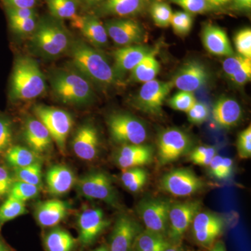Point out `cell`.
<instances>
[{
    "label": "cell",
    "mask_w": 251,
    "mask_h": 251,
    "mask_svg": "<svg viewBox=\"0 0 251 251\" xmlns=\"http://www.w3.org/2000/svg\"><path fill=\"white\" fill-rule=\"evenodd\" d=\"M14 180L5 167L0 166V198L9 194Z\"/></svg>",
    "instance_id": "cell-47"
},
{
    "label": "cell",
    "mask_w": 251,
    "mask_h": 251,
    "mask_svg": "<svg viewBox=\"0 0 251 251\" xmlns=\"http://www.w3.org/2000/svg\"><path fill=\"white\" fill-rule=\"evenodd\" d=\"M223 158L224 157L216 154L213 158L212 161L209 163V174L219 179L220 171H221V164H222Z\"/></svg>",
    "instance_id": "cell-53"
},
{
    "label": "cell",
    "mask_w": 251,
    "mask_h": 251,
    "mask_svg": "<svg viewBox=\"0 0 251 251\" xmlns=\"http://www.w3.org/2000/svg\"><path fill=\"white\" fill-rule=\"evenodd\" d=\"M14 175L17 181H23L40 187L42 167L40 162H37L24 168H14Z\"/></svg>",
    "instance_id": "cell-33"
},
{
    "label": "cell",
    "mask_w": 251,
    "mask_h": 251,
    "mask_svg": "<svg viewBox=\"0 0 251 251\" xmlns=\"http://www.w3.org/2000/svg\"><path fill=\"white\" fill-rule=\"evenodd\" d=\"M216 153H217V150L216 148L209 147L205 152L189 159L194 164L199 165V166H209L214 157L216 156Z\"/></svg>",
    "instance_id": "cell-50"
},
{
    "label": "cell",
    "mask_w": 251,
    "mask_h": 251,
    "mask_svg": "<svg viewBox=\"0 0 251 251\" xmlns=\"http://www.w3.org/2000/svg\"><path fill=\"white\" fill-rule=\"evenodd\" d=\"M171 243L168 241L163 243V244H159V245L156 246V247L151 248V249H147V250L142 251H163L167 247L171 244Z\"/></svg>",
    "instance_id": "cell-56"
},
{
    "label": "cell",
    "mask_w": 251,
    "mask_h": 251,
    "mask_svg": "<svg viewBox=\"0 0 251 251\" xmlns=\"http://www.w3.org/2000/svg\"><path fill=\"white\" fill-rule=\"evenodd\" d=\"M6 7L33 9L36 0H1Z\"/></svg>",
    "instance_id": "cell-52"
},
{
    "label": "cell",
    "mask_w": 251,
    "mask_h": 251,
    "mask_svg": "<svg viewBox=\"0 0 251 251\" xmlns=\"http://www.w3.org/2000/svg\"><path fill=\"white\" fill-rule=\"evenodd\" d=\"M171 205V202L166 200L148 199L142 201L138 206V211L146 229L167 237L168 215Z\"/></svg>",
    "instance_id": "cell-11"
},
{
    "label": "cell",
    "mask_w": 251,
    "mask_h": 251,
    "mask_svg": "<svg viewBox=\"0 0 251 251\" xmlns=\"http://www.w3.org/2000/svg\"><path fill=\"white\" fill-rule=\"evenodd\" d=\"M8 18L15 19H26L35 17V11L33 9L27 8L6 7Z\"/></svg>",
    "instance_id": "cell-49"
},
{
    "label": "cell",
    "mask_w": 251,
    "mask_h": 251,
    "mask_svg": "<svg viewBox=\"0 0 251 251\" xmlns=\"http://www.w3.org/2000/svg\"><path fill=\"white\" fill-rule=\"evenodd\" d=\"M45 76L35 59L18 58L13 69L11 82L12 100L28 101L38 98L46 90Z\"/></svg>",
    "instance_id": "cell-2"
},
{
    "label": "cell",
    "mask_w": 251,
    "mask_h": 251,
    "mask_svg": "<svg viewBox=\"0 0 251 251\" xmlns=\"http://www.w3.org/2000/svg\"><path fill=\"white\" fill-rule=\"evenodd\" d=\"M188 119L195 125H201L207 120L209 116V109L202 102L196 101L192 108L187 112Z\"/></svg>",
    "instance_id": "cell-44"
},
{
    "label": "cell",
    "mask_w": 251,
    "mask_h": 251,
    "mask_svg": "<svg viewBox=\"0 0 251 251\" xmlns=\"http://www.w3.org/2000/svg\"><path fill=\"white\" fill-rule=\"evenodd\" d=\"M192 147V139L184 130L167 128L160 133L157 140L158 162L162 166L173 163L189 152Z\"/></svg>",
    "instance_id": "cell-7"
},
{
    "label": "cell",
    "mask_w": 251,
    "mask_h": 251,
    "mask_svg": "<svg viewBox=\"0 0 251 251\" xmlns=\"http://www.w3.org/2000/svg\"><path fill=\"white\" fill-rule=\"evenodd\" d=\"M163 251H185L180 244H171Z\"/></svg>",
    "instance_id": "cell-57"
},
{
    "label": "cell",
    "mask_w": 251,
    "mask_h": 251,
    "mask_svg": "<svg viewBox=\"0 0 251 251\" xmlns=\"http://www.w3.org/2000/svg\"><path fill=\"white\" fill-rule=\"evenodd\" d=\"M0 251H12L2 241L0 240Z\"/></svg>",
    "instance_id": "cell-59"
},
{
    "label": "cell",
    "mask_w": 251,
    "mask_h": 251,
    "mask_svg": "<svg viewBox=\"0 0 251 251\" xmlns=\"http://www.w3.org/2000/svg\"><path fill=\"white\" fill-rule=\"evenodd\" d=\"M46 2L54 17L72 21L77 17V5L74 0H46Z\"/></svg>",
    "instance_id": "cell-31"
},
{
    "label": "cell",
    "mask_w": 251,
    "mask_h": 251,
    "mask_svg": "<svg viewBox=\"0 0 251 251\" xmlns=\"http://www.w3.org/2000/svg\"><path fill=\"white\" fill-rule=\"evenodd\" d=\"M173 87L172 82L156 79L143 83L135 100L137 107L150 115H160L163 102Z\"/></svg>",
    "instance_id": "cell-12"
},
{
    "label": "cell",
    "mask_w": 251,
    "mask_h": 251,
    "mask_svg": "<svg viewBox=\"0 0 251 251\" xmlns=\"http://www.w3.org/2000/svg\"><path fill=\"white\" fill-rule=\"evenodd\" d=\"M31 46L41 55L49 58L58 57L71 46L67 31L58 23L51 21L37 24L31 36Z\"/></svg>",
    "instance_id": "cell-4"
},
{
    "label": "cell",
    "mask_w": 251,
    "mask_h": 251,
    "mask_svg": "<svg viewBox=\"0 0 251 251\" xmlns=\"http://www.w3.org/2000/svg\"><path fill=\"white\" fill-rule=\"evenodd\" d=\"M69 205L64 201L52 199L40 203L36 207L35 218L43 227H53L66 219Z\"/></svg>",
    "instance_id": "cell-22"
},
{
    "label": "cell",
    "mask_w": 251,
    "mask_h": 251,
    "mask_svg": "<svg viewBox=\"0 0 251 251\" xmlns=\"http://www.w3.org/2000/svg\"><path fill=\"white\" fill-rule=\"evenodd\" d=\"M209 77V70L202 62L191 60L178 69L171 82L180 91L193 92L206 85Z\"/></svg>",
    "instance_id": "cell-15"
},
{
    "label": "cell",
    "mask_w": 251,
    "mask_h": 251,
    "mask_svg": "<svg viewBox=\"0 0 251 251\" xmlns=\"http://www.w3.org/2000/svg\"><path fill=\"white\" fill-rule=\"evenodd\" d=\"M105 27L108 37L122 47L140 44L145 38L143 27L133 20H111L105 23Z\"/></svg>",
    "instance_id": "cell-16"
},
{
    "label": "cell",
    "mask_w": 251,
    "mask_h": 251,
    "mask_svg": "<svg viewBox=\"0 0 251 251\" xmlns=\"http://www.w3.org/2000/svg\"><path fill=\"white\" fill-rule=\"evenodd\" d=\"M36 118L40 120L52 137L59 150L65 153L67 140L72 128L73 120L70 114L62 109L44 105H37L34 108Z\"/></svg>",
    "instance_id": "cell-6"
},
{
    "label": "cell",
    "mask_w": 251,
    "mask_h": 251,
    "mask_svg": "<svg viewBox=\"0 0 251 251\" xmlns=\"http://www.w3.org/2000/svg\"><path fill=\"white\" fill-rule=\"evenodd\" d=\"M160 69L161 65L153 52L147 56L130 72V79L134 82L145 83L154 80L159 74Z\"/></svg>",
    "instance_id": "cell-28"
},
{
    "label": "cell",
    "mask_w": 251,
    "mask_h": 251,
    "mask_svg": "<svg viewBox=\"0 0 251 251\" xmlns=\"http://www.w3.org/2000/svg\"><path fill=\"white\" fill-rule=\"evenodd\" d=\"M72 23L94 47L103 48L108 44V36L105 25L95 16H77Z\"/></svg>",
    "instance_id": "cell-24"
},
{
    "label": "cell",
    "mask_w": 251,
    "mask_h": 251,
    "mask_svg": "<svg viewBox=\"0 0 251 251\" xmlns=\"http://www.w3.org/2000/svg\"><path fill=\"white\" fill-rule=\"evenodd\" d=\"M233 161L232 159L229 158H223L219 179L226 180L229 179L233 173Z\"/></svg>",
    "instance_id": "cell-51"
},
{
    "label": "cell",
    "mask_w": 251,
    "mask_h": 251,
    "mask_svg": "<svg viewBox=\"0 0 251 251\" xmlns=\"http://www.w3.org/2000/svg\"><path fill=\"white\" fill-rule=\"evenodd\" d=\"M71 57L75 70L99 87H108L119 83L120 77L108 59L98 50L82 41L74 43Z\"/></svg>",
    "instance_id": "cell-1"
},
{
    "label": "cell",
    "mask_w": 251,
    "mask_h": 251,
    "mask_svg": "<svg viewBox=\"0 0 251 251\" xmlns=\"http://www.w3.org/2000/svg\"><path fill=\"white\" fill-rule=\"evenodd\" d=\"M153 51L143 46H128L120 48L114 52V69L119 77L131 72L143 59Z\"/></svg>",
    "instance_id": "cell-21"
},
{
    "label": "cell",
    "mask_w": 251,
    "mask_h": 251,
    "mask_svg": "<svg viewBox=\"0 0 251 251\" xmlns=\"http://www.w3.org/2000/svg\"><path fill=\"white\" fill-rule=\"evenodd\" d=\"M107 125L112 140L122 145L143 144L148 138L146 126L130 114H112Z\"/></svg>",
    "instance_id": "cell-5"
},
{
    "label": "cell",
    "mask_w": 251,
    "mask_h": 251,
    "mask_svg": "<svg viewBox=\"0 0 251 251\" xmlns=\"http://www.w3.org/2000/svg\"><path fill=\"white\" fill-rule=\"evenodd\" d=\"M4 156L8 163L14 168H24L40 162V154L25 147H11Z\"/></svg>",
    "instance_id": "cell-29"
},
{
    "label": "cell",
    "mask_w": 251,
    "mask_h": 251,
    "mask_svg": "<svg viewBox=\"0 0 251 251\" xmlns=\"http://www.w3.org/2000/svg\"><path fill=\"white\" fill-rule=\"evenodd\" d=\"M145 177H148V172L142 168V167H138L125 170L122 175L121 181L124 186L127 188L138 180Z\"/></svg>",
    "instance_id": "cell-46"
},
{
    "label": "cell",
    "mask_w": 251,
    "mask_h": 251,
    "mask_svg": "<svg viewBox=\"0 0 251 251\" xmlns=\"http://www.w3.org/2000/svg\"><path fill=\"white\" fill-rule=\"evenodd\" d=\"M193 18L191 14L186 11L173 13L171 25L175 34L179 36H186L193 27Z\"/></svg>",
    "instance_id": "cell-37"
},
{
    "label": "cell",
    "mask_w": 251,
    "mask_h": 251,
    "mask_svg": "<svg viewBox=\"0 0 251 251\" xmlns=\"http://www.w3.org/2000/svg\"><path fill=\"white\" fill-rule=\"evenodd\" d=\"M153 149L145 144L122 145L115 155V163L123 170L143 167L153 161Z\"/></svg>",
    "instance_id": "cell-19"
},
{
    "label": "cell",
    "mask_w": 251,
    "mask_h": 251,
    "mask_svg": "<svg viewBox=\"0 0 251 251\" xmlns=\"http://www.w3.org/2000/svg\"><path fill=\"white\" fill-rule=\"evenodd\" d=\"M233 6L240 11H249L251 8V0H231Z\"/></svg>",
    "instance_id": "cell-54"
},
{
    "label": "cell",
    "mask_w": 251,
    "mask_h": 251,
    "mask_svg": "<svg viewBox=\"0 0 251 251\" xmlns=\"http://www.w3.org/2000/svg\"><path fill=\"white\" fill-rule=\"evenodd\" d=\"M214 10L221 9L230 3L231 0H205Z\"/></svg>",
    "instance_id": "cell-55"
},
{
    "label": "cell",
    "mask_w": 251,
    "mask_h": 251,
    "mask_svg": "<svg viewBox=\"0 0 251 251\" xmlns=\"http://www.w3.org/2000/svg\"><path fill=\"white\" fill-rule=\"evenodd\" d=\"M13 129L11 122L4 117H0V155L4 154L11 147Z\"/></svg>",
    "instance_id": "cell-41"
},
{
    "label": "cell",
    "mask_w": 251,
    "mask_h": 251,
    "mask_svg": "<svg viewBox=\"0 0 251 251\" xmlns=\"http://www.w3.org/2000/svg\"><path fill=\"white\" fill-rule=\"evenodd\" d=\"M168 239L161 234L151 232L148 229L141 231L135 238L132 251H142L156 247L159 244L168 242Z\"/></svg>",
    "instance_id": "cell-34"
},
{
    "label": "cell",
    "mask_w": 251,
    "mask_h": 251,
    "mask_svg": "<svg viewBox=\"0 0 251 251\" xmlns=\"http://www.w3.org/2000/svg\"><path fill=\"white\" fill-rule=\"evenodd\" d=\"M201 209L198 201L178 203L171 205L168 215L167 238L171 244H180L185 232L190 227L195 216Z\"/></svg>",
    "instance_id": "cell-9"
},
{
    "label": "cell",
    "mask_w": 251,
    "mask_h": 251,
    "mask_svg": "<svg viewBox=\"0 0 251 251\" xmlns=\"http://www.w3.org/2000/svg\"><path fill=\"white\" fill-rule=\"evenodd\" d=\"M25 213V202L8 196L6 201L0 206V226Z\"/></svg>",
    "instance_id": "cell-32"
},
{
    "label": "cell",
    "mask_w": 251,
    "mask_h": 251,
    "mask_svg": "<svg viewBox=\"0 0 251 251\" xmlns=\"http://www.w3.org/2000/svg\"><path fill=\"white\" fill-rule=\"evenodd\" d=\"M234 46L238 54L251 59V29L245 28L238 31L234 38Z\"/></svg>",
    "instance_id": "cell-39"
},
{
    "label": "cell",
    "mask_w": 251,
    "mask_h": 251,
    "mask_svg": "<svg viewBox=\"0 0 251 251\" xmlns=\"http://www.w3.org/2000/svg\"><path fill=\"white\" fill-rule=\"evenodd\" d=\"M100 139L98 130L90 124L79 127L72 140L73 151L83 161H91L98 156Z\"/></svg>",
    "instance_id": "cell-18"
},
{
    "label": "cell",
    "mask_w": 251,
    "mask_h": 251,
    "mask_svg": "<svg viewBox=\"0 0 251 251\" xmlns=\"http://www.w3.org/2000/svg\"><path fill=\"white\" fill-rule=\"evenodd\" d=\"M50 82L56 98L68 105H87L95 95L92 82L76 70L56 71L50 75Z\"/></svg>",
    "instance_id": "cell-3"
},
{
    "label": "cell",
    "mask_w": 251,
    "mask_h": 251,
    "mask_svg": "<svg viewBox=\"0 0 251 251\" xmlns=\"http://www.w3.org/2000/svg\"><path fill=\"white\" fill-rule=\"evenodd\" d=\"M141 227L129 216H119L110 238V251H132L135 238L141 232Z\"/></svg>",
    "instance_id": "cell-17"
},
{
    "label": "cell",
    "mask_w": 251,
    "mask_h": 251,
    "mask_svg": "<svg viewBox=\"0 0 251 251\" xmlns=\"http://www.w3.org/2000/svg\"><path fill=\"white\" fill-rule=\"evenodd\" d=\"M144 5V0H105L103 9L108 14L124 17L138 14Z\"/></svg>",
    "instance_id": "cell-30"
},
{
    "label": "cell",
    "mask_w": 251,
    "mask_h": 251,
    "mask_svg": "<svg viewBox=\"0 0 251 251\" xmlns=\"http://www.w3.org/2000/svg\"><path fill=\"white\" fill-rule=\"evenodd\" d=\"M87 3L90 4H97V3L100 2L102 0H86Z\"/></svg>",
    "instance_id": "cell-61"
},
{
    "label": "cell",
    "mask_w": 251,
    "mask_h": 251,
    "mask_svg": "<svg viewBox=\"0 0 251 251\" xmlns=\"http://www.w3.org/2000/svg\"><path fill=\"white\" fill-rule=\"evenodd\" d=\"M229 78L236 85L239 86L244 85L249 82L251 78V61Z\"/></svg>",
    "instance_id": "cell-48"
},
{
    "label": "cell",
    "mask_w": 251,
    "mask_h": 251,
    "mask_svg": "<svg viewBox=\"0 0 251 251\" xmlns=\"http://www.w3.org/2000/svg\"><path fill=\"white\" fill-rule=\"evenodd\" d=\"M93 251H110V250H109L108 247H106V246L102 245L97 248V249H96L95 250Z\"/></svg>",
    "instance_id": "cell-60"
},
{
    "label": "cell",
    "mask_w": 251,
    "mask_h": 251,
    "mask_svg": "<svg viewBox=\"0 0 251 251\" xmlns=\"http://www.w3.org/2000/svg\"><path fill=\"white\" fill-rule=\"evenodd\" d=\"M204 183L191 170L176 169L162 176L160 186L176 197H187L201 191Z\"/></svg>",
    "instance_id": "cell-10"
},
{
    "label": "cell",
    "mask_w": 251,
    "mask_h": 251,
    "mask_svg": "<svg viewBox=\"0 0 251 251\" xmlns=\"http://www.w3.org/2000/svg\"><path fill=\"white\" fill-rule=\"evenodd\" d=\"M224 227L221 216L212 212H198L192 222L193 239L202 247H211L222 233Z\"/></svg>",
    "instance_id": "cell-14"
},
{
    "label": "cell",
    "mask_w": 251,
    "mask_h": 251,
    "mask_svg": "<svg viewBox=\"0 0 251 251\" xmlns=\"http://www.w3.org/2000/svg\"><path fill=\"white\" fill-rule=\"evenodd\" d=\"M151 18L155 25L159 27H168L171 25L173 11L170 5L163 1H156L150 9Z\"/></svg>",
    "instance_id": "cell-36"
},
{
    "label": "cell",
    "mask_w": 251,
    "mask_h": 251,
    "mask_svg": "<svg viewBox=\"0 0 251 251\" xmlns=\"http://www.w3.org/2000/svg\"><path fill=\"white\" fill-rule=\"evenodd\" d=\"M190 14H204L214 9L205 0H170Z\"/></svg>",
    "instance_id": "cell-40"
},
{
    "label": "cell",
    "mask_w": 251,
    "mask_h": 251,
    "mask_svg": "<svg viewBox=\"0 0 251 251\" xmlns=\"http://www.w3.org/2000/svg\"><path fill=\"white\" fill-rule=\"evenodd\" d=\"M196 97L193 92L179 91L170 99L168 103L172 108L177 111L187 112L196 103Z\"/></svg>",
    "instance_id": "cell-38"
},
{
    "label": "cell",
    "mask_w": 251,
    "mask_h": 251,
    "mask_svg": "<svg viewBox=\"0 0 251 251\" xmlns=\"http://www.w3.org/2000/svg\"><path fill=\"white\" fill-rule=\"evenodd\" d=\"M44 243L46 251H73L77 240L66 229L55 227L46 234Z\"/></svg>",
    "instance_id": "cell-27"
},
{
    "label": "cell",
    "mask_w": 251,
    "mask_h": 251,
    "mask_svg": "<svg viewBox=\"0 0 251 251\" xmlns=\"http://www.w3.org/2000/svg\"><path fill=\"white\" fill-rule=\"evenodd\" d=\"M78 240L84 247L93 244L110 225L99 208H85L77 218Z\"/></svg>",
    "instance_id": "cell-13"
},
{
    "label": "cell",
    "mask_w": 251,
    "mask_h": 251,
    "mask_svg": "<svg viewBox=\"0 0 251 251\" xmlns=\"http://www.w3.org/2000/svg\"><path fill=\"white\" fill-rule=\"evenodd\" d=\"M23 134L29 148L39 154L49 151L53 141L45 125L37 118L28 119Z\"/></svg>",
    "instance_id": "cell-23"
},
{
    "label": "cell",
    "mask_w": 251,
    "mask_h": 251,
    "mask_svg": "<svg viewBox=\"0 0 251 251\" xmlns=\"http://www.w3.org/2000/svg\"><path fill=\"white\" fill-rule=\"evenodd\" d=\"M237 152L242 159H248L251 156V127L239 133L237 138Z\"/></svg>",
    "instance_id": "cell-43"
},
{
    "label": "cell",
    "mask_w": 251,
    "mask_h": 251,
    "mask_svg": "<svg viewBox=\"0 0 251 251\" xmlns=\"http://www.w3.org/2000/svg\"><path fill=\"white\" fill-rule=\"evenodd\" d=\"M202 41L204 49L216 56L231 57L234 52L226 31L215 25L207 24L203 28Z\"/></svg>",
    "instance_id": "cell-20"
},
{
    "label": "cell",
    "mask_w": 251,
    "mask_h": 251,
    "mask_svg": "<svg viewBox=\"0 0 251 251\" xmlns=\"http://www.w3.org/2000/svg\"><path fill=\"white\" fill-rule=\"evenodd\" d=\"M9 21L11 29L15 32L21 35L32 34L37 25L35 17L26 18V19L9 18Z\"/></svg>",
    "instance_id": "cell-42"
},
{
    "label": "cell",
    "mask_w": 251,
    "mask_h": 251,
    "mask_svg": "<svg viewBox=\"0 0 251 251\" xmlns=\"http://www.w3.org/2000/svg\"><path fill=\"white\" fill-rule=\"evenodd\" d=\"M209 251H226V246L224 243L222 242H216L215 244L212 246Z\"/></svg>",
    "instance_id": "cell-58"
},
{
    "label": "cell",
    "mask_w": 251,
    "mask_h": 251,
    "mask_svg": "<svg viewBox=\"0 0 251 251\" xmlns=\"http://www.w3.org/2000/svg\"><path fill=\"white\" fill-rule=\"evenodd\" d=\"M251 61V59L246 58L239 54L232 55L225 59L223 63V69L226 75L230 77Z\"/></svg>",
    "instance_id": "cell-45"
},
{
    "label": "cell",
    "mask_w": 251,
    "mask_h": 251,
    "mask_svg": "<svg viewBox=\"0 0 251 251\" xmlns=\"http://www.w3.org/2000/svg\"><path fill=\"white\" fill-rule=\"evenodd\" d=\"M40 187L23 181H14L9 193L10 197L26 202L39 195Z\"/></svg>",
    "instance_id": "cell-35"
},
{
    "label": "cell",
    "mask_w": 251,
    "mask_h": 251,
    "mask_svg": "<svg viewBox=\"0 0 251 251\" xmlns=\"http://www.w3.org/2000/svg\"><path fill=\"white\" fill-rule=\"evenodd\" d=\"M75 181V175L72 170L64 166L51 167L46 173V185L50 193L53 196H62L69 192Z\"/></svg>",
    "instance_id": "cell-26"
},
{
    "label": "cell",
    "mask_w": 251,
    "mask_h": 251,
    "mask_svg": "<svg viewBox=\"0 0 251 251\" xmlns=\"http://www.w3.org/2000/svg\"><path fill=\"white\" fill-rule=\"evenodd\" d=\"M212 115L213 119L219 126L230 128L240 121L242 109L237 100L229 97H223L214 103Z\"/></svg>",
    "instance_id": "cell-25"
},
{
    "label": "cell",
    "mask_w": 251,
    "mask_h": 251,
    "mask_svg": "<svg viewBox=\"0 0 251 251\" xmlns=\"http://www.w3.org/2000/svg\"><path fill=\"white\" fill-rule=\"evenodd\" d=\"M77 189L83 197L99 200L110 205H116V193L111 179L103 172H93L82 176L77 183Z\"/></svg>",
    "instance_id": "cell-8"
}]
</instances>
